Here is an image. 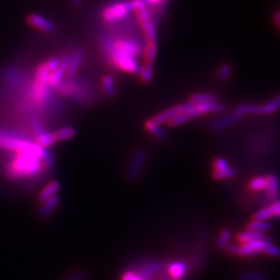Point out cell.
<instances>
[{"instance_id": "1", "label": "cell", "mask_w": 280, "mask_h": 280, "mask_svg": "<svg viewBox=\"0 0 280 280\" xmlns=\"http://www.w3.org/2000/svg\"><path fill=\"white\" fill-rule=\"evenodd\" d=\"M44 168L47 167L41 158L31 154L15 153L8 163L7 174L15 180H22L38 175Z\"/></svg>"}, {"instance_id": "2", "label": "cell", "mask_w": 280, "mask_h": 280, "mask_svg": "<svg viewBox=\"0 0 280 280\" xmlns=\"http://www.w3.org/2000/svg\"><path fill=\"white\" fill-rule=\"evenodd\" d=\"M0 147L14 153L18 154H31L35 155L43 160L46 167H51L53 164V159L51 154L45 147H42L35 141H29L16 136H10L0 134Z\"/></svg>"}, {"instance_id": "3", "label": "cell", "mask_w": 280, "mask_h": 280, "mask_svg": "<svg viewBox=\"0 0 280 280\" xmlns=\"http://www.w3.org/2000/svg\"><path fill=\"white\" fill-rule=\"evenodd\" d=\"M50 72L46 68L45 64L39 66L34 83L32 86V99L36 104H45L50 96V84H49Z\"/></svg>"}, {"instance_id": "4", "label": "cell", "mask_w": 280, "mask_h": 280, "mask_svg": "<svg viewBox=\"0 0 280 280\" xmlns=\"http://www.w3.org/2000/svg\"><path fill=\"white\" fill-rule=\"evenodd\" d=\"M110 62L112 63V65L120 69L122 71H125L127 73H131V74H139L141 66L140 64L137 62L136 57L125 53V52H121V51H116V50H111L107 53Z\"/></svg>"}, {"instance_id": "5", "label": "cell", "mask_w": 280, "mask_h": 280, "mask_svg": "<svg viewBox=\"0 0 280 280\" xmlns=\"http://www.w3.org/2000/svg\"><path fill=\"white\" fill-rule=\"evenodd\" d=\"M133 5L132 0H124V2H117L110 4L103 11L102 18L105 22L113 23L116 21H121L126 19L129 14L133 11Z\"/></svg>"}, {"instance_id": "6", "label": "cell", "mask_w": 280, "mask_h": 280, "mask_svg": "<svg viewBox=\"0 0 280 280\" xmlns=\"http://www.w3.org/2000/svg\"><path fill=\"white\" fill-rule=\"evenodd\" d=\"M146 160V150L144 147H139L132 156L131 163L128 168L127 176L130 182H136L141 174Z\"/></svg>"}, {"instance_id": "7", "label": "cell", "mask_w": 280, "mask_h": 280, "mask_svg": "<svg viewBox=\"0 0 280 280\" xmlns=\"http://www.w3.org/2000/svg\"><path fill=\"white\" fill-rule=\"evenodd\" d=\"M269 244H271V239L263 237L261 239H257L254 241H250L244 244L239 245L237 254L240 256H253L262 252L263 249Z\"/></svg>"}, {"instance_id": "8", "label": "cell", "mask_w": 280, "mask_h": 280, "mask_svg": "<svg viewBox=\"0 0 280 280\" xmlns=\"http://www.w3.org/2000/svg\"><path fill=\"white\" fill-rule=\"evenodd\" d=\"M26 22L28 23V25H31L32 27L38 29V31L44 33L50 34L55 32L56 29L53 22H51L49 19L42 16L40 14H29L26 18Z\"/></svg>"}, {"instance_id": "9", "label": "cell", "mask_w": 280, "mask_h": 280, "mask_svg": "<svg viewBox=\"0 0 280 280\" xmlns=\"http://www.w3.org/2000/svg\"><path fill=\"white\" fill-rule=\"evenodd\" d=\"M242 117H243L242 115L235 113V112H232L231 114L225 115L223 117H219V119H216L213 122H211L210 129L212 131H220V130L226 129V128L234 125L235 123H238Z\"/></svg>"}, {"instance_id": "10", "label": "cell", "mask_w": 280, "mask_h": 280, "mask_svg": "<svg viewBox=\"0 0 280 280\" xmlns=\"http://www.w3.org/2000/svg\"><path fill=\"white\" fill-rule=\"evenodd\" d=\"M70 57L71 56H69V55L65 56L63 60H61V64H60V66L57 67V69L55 71H53L52 73H50V75H49V84H50L51 87L56 88L57 85L63 81V78L66 75L68 67H69Z\"/></svg>"}, {"instance_id": "11", "label": "cell", "mask_w": 280, "mask_h": 280, "mask_svg": "<svg viewBox=\"0 0 280 280\" xmlns=\"http://www.w3.org/2000/svg\"><path fill=\"white\" fill-rule=\"evenodd\" d=\"M83 60H84V50L81 48H78L70 57L69 67H68L66 75H68L69 77H73L74 75H75L77 71L79 70Z\"/></svg>"}, {"instance_id": "12", "label": "cell", "mask_w": 280, "mask_h": 280, "mask_svg": "<svg viewBox=\"0 0 280 280\" xmlns=\"http://www.w3.org/2000/svg\"><path fill=\"white\" fill-rule=\"evenodd\" d=\"M61 189V184L58 181H52L49 184H47L45 187H44L41 192L39 193L38 199L40 202H44L46 201L47 199L53 197L54 195L57 194L58 191Z\"/></svg>"}, {"instance_id": "13", "label": "cell", "mask_w": 280, "mask_h": 280, "mask_svg": "<svg viewBox=\"0 0 280 280\" xmlns=\"http://www.w3.org/2000/svg\"><path fill=\"white\" fill-rule=\"evenodd\" d=\"M181 112V108H180V105H176V106H173V107H170L164 111H162L158 114H156L154 117H153V121L158 124V125H163L165 123H168L173 116H175L178 113Z\"/></svg>"}, {"instance_id": "14", "label": "cell", "mask_w": 280, "mask_h": 280, "mask_svg": "<svg viewBox=\"0 0 280 280\" xmlns=\"http://www.w3.org/2000/svg\"><path fill=\"white\" fill-rule=\"evenodd\" d=\"M164 268V263L163 262H160V261H153V262H150V263H147L145 264V266H143L139 272H138V275L146 280V279H149L151 278L153 275H155L156 273L160 272L162 269Z\"/></svg>"}, {"instance_id": "15", "label": "cell", "mask_w": 280, "mask_h": 280, "mask_svg": "<svg viewBox=\"0 0 280 280\" xmlns=\"http://www.w3.org/2000/svg\"><path fill=\"white\" fill-rule=\"evenodd\" d=\"M61 202V197L58 196L57 194L54 195L53 197L47 199L46 201L42 202L43 205L40 210V215L42 217H48L51 213H53V211L58 207V204Z\"/></svg>"}, {"instance_id": "16", "label": "cell", "mask_w": 280, "mask_h": 280, "mask_svg": "<svg viewBox=\"0 0 280 280\" xmlns=\"http://www.w3.org/2000/svg\"><path fill=\"white\" fill-rule=\"evenodd\" d=\"M268 184L266 187L267 197L269 200H278V178L276 174H270L267 176Z\"/></svg>"}, {"instance_id": "17", "label": "cell", "mask_w": 280, "mask_h": 280, "mask_svg": "<svg viewBox=\"0 0 280 280\" xmlns=\"http://www.w3.org/2000/svg\"><path fill=\"white\" fill-rule=\"evenodd\" d=\"M263 237H264V232L247 229L245 231L239 232L237 235H235V240H237L238 243L244 244V243H247V242H250V241L261 239Z\"/></svg>"}, {"instance_id": "18", "label": "cell", "mask_w": 280, "mask_h": 280, "mask_svg": "<svg viewBox=\"0 0 280 280\" xmlns=\"http://www.w3.org/2000/svg\"><path fill=\"white\" fill-rule=\"evenodd\" d=\"M280 103V98L275 97L274 99L270 100L269 102L264 103L262 105H257V113L256 114H261V115H268V114H273L278 110Z\"/></svg>"}, {"instance_id": "19", "label": "cell", "mask_w": 280, "mask_h": 280, "mask_svg": "<svg viewBox=\"0 0 280 280\" xmlns=\"http://www.w3.org/2000/svg\"><path fill=\"white\" fill-rule=\"evenodd\" d=\"M144 127L145 129L150 132V133L158 140H161V141H163L166 139V134H165V132L162 130L161 126L156 124L152 119L149 120V121H146L145 124H144Z\"/></svg>"}, {"instance_id": "20", "label": "cell", "mask_w": 280, "mask_h": 280, "mask_svg": "<svg viewBox=\"0 0 280 280\" xmlns=\"http://www.w3.org/2000/svg\"><path fill=\"white\" fill-rule=\"evenodd\" d=\"M168 270H169V274L173 280H181L186 274L187 267H186V264L182 261H174L170 264Z\"/></svg>"}, {"instance_id": "21", "label": "cell", "mask_w": 280, "mask_h": 280, "mask_svg": "<svg viewBox=\"0 0 280 280\" xmlns=\"http://www.w3.org/2000/svg\"><path fill=\"white\" fill-rule=\"evenodd\" d=\"M142 25V31L145 36V38L149 41V43H156L157 42V33H156V26L155 23L153 22L152 19L147 20L143 23Z\"/></svg>"}, {"instance_id": "22", "label": "cell", "mask_w": 280, "mask_h": 280, "mask_svg": "<svg viewBox=\"0 0 280 280\" xmlns=\"http://www.w3.org/2000/svg\"><path fill=\"white\" fill-rule=\"evenodd\" d=\"M102 88L106 97L113 98L115 96V80H114L113 76L106 75L103 77Z\"/></svg>"}, {"instance_id": "23", "label": "cell", "mask_w": 280, "mask_h": 280, "mask_svg": "<svg viewBox=\"0 0 280 280\" xmlns=\"http://www.w3.org/2000/svg\"><path fill=\"white\" fill-rule=\"evenodd\" d=\"M247 229L250 230H255V231H268L272 228L271 222H269L268 220H252L247 224Z\"/></svg>"}, {"instance_id": "24", "label": "cell", "mask_w": 280, "mask_h": 280, "mask_svg": "<svg viewBox=\"0 0 280 280\" xmlns=\"http://www.w3.org/2000/svg\"><path fill=\"white\" fill-rule=\"evenodd\" d=\"M35 142L38 143L39 145H41L42 147H45V149H47V147L55 144L57 141H56L53 133H48V132L45 131V132H43L42 134L36 136Z\"/></svg>"}, {"instance_id": "25", "label": "cell", "mask_w": 280, "mask_h": 280, "mask_svg": "<svg viewBox=\"0 0 280 280\" xmlns=\"http://www.w3.org/2000/svg\"><path fill=\"white\" fill-rule=\"evenodd\" d=\"M237 175V169L233 167H227L223 170H214L212 173L213 179L217 181H222V180H228L231 178H234Z\"/></svg>"}, {"instance_id": "26", "label": "cell", "mask_w": 280, "mask_h": 280, "mask_svg": "<svg viewBox=\"0 0 280 280\" xmlns=\"http://www.w3.org/2000/svg\"><path fill=\"white\" fill-rule=\"evenodd\" d=\"M53 134L55 136L56 141H66L69 139H72L74 136H75L76 132L73 128L70 127H66V128H62L58 129L57 131L53 132Z\"/></svg>"}, {"instance_id": "27", "label": "cell", "mask_w": 280, "mask_h": 280, "mask_svg": "<svg viewBox=\"0 0 280 280\" xmlns=\"http://www.w3.org/2000/svg\"><path fill=\"white\" fill-rule=\"evenodd\" d=\"M140 80L144 83H149L154 77V63H145L139 72Z\"/></svg>"}, {"instance_id": "28", "label": "cell", "mask_w": 280, "mask_h": 280, "mask_svg": "<svg viewBox=\"0 0 280 280\" xmlns=\"http://www.w3.org/2000/svg\"><path fill=\"white\" fill-rule=\"evenodd\" d=\"M189 102L193 103V104H200V103H214L218 102V98L211 94H194L190 97Z\"/></svg>"}, {"instance_id": "29", "label": "cell", "mask_w": 280, "mask_h": 280, "mask_svg": "<svg viewBox=\"0 0 280 280\" xmlns=\"http://www.w3.org/2000/svg\"><path fill=\"white\" fill-rule=\"evenodd\" d=\"M230 238H231V232L228 228H223L218 234L216 245L218 249L224 250V248L230 243Z\"/></svg>"}, {"instance_id": "30", "label": "cell", "mask_w": 280, "mask_h": 280, "mask_svg": "<svg viewBox=\"0 0 280 280\" xmlns=\"http://www.w3.org/2000/svg\"><path fill=\"white\" fill-rule=\"evenodd\" d=\"M158 47L156 43H149L143 51V58L145 63H154L157 56Z\"/></svg>"}, {"instance_id": "31", "label": "cell", "mask_w": 280, "mask_h": 280, "mask_svg": "<svg viewBox=\"0 0 280 280\" xmlns=\"http://www.w3.org/2000/svg\"><path fill=\"white\" fill-rule=\"evenodd\" d=\"M268 184L267 176H257V178L252 179L248 184V188L252 191H261L264 190Z\"/></svg>"}, {"instance_id": "32", "label": "cell", "mask_w": 280, "mask_h": 280, "mask_svg": "<svg viewBox=\"0 0 280 280\" xmlns=\"http://www.w3.org/2000/svg\"><path fill=\"white\" fill-rule=\"evenodd\" d=\"M233 112L238 113L242 116L245 114H256L257 113V105L250 104V103H245V104H240L234 108Z\"/></svg>"}, {"instance_id": "33", "label": "cell", "mask_w": 280, "mask_h": 280, "mask_svg": "<svg viewBox=\"0 0 280 280\" xmlns=\"http://www.w3.org/2000/svg\"><path fill=\"white\" fill-rule=\"evenodd\" d=\"M231 72H232V67L230 64L225 63L223 65H221V67L218 70V74H217L218 79L222 82L227 81L231 76Z\"/></svg>"}, {"instance_id": "34", "label": "cell", "mask_w": 280, "mask_h": 280, "mask_svg": "<svg viewBox=\"0 0 280 280\" xmlns=\"http://www.w3.org/2000/svg\"><path fill=\"white\" fill-rule=\"evenodd\" d=\"M190 119H189V116L187 115V113L185 112H180L176 114L175 116H173L172 119L168 122V125L170 127H179L187 122H189Z\"/></svg>"}, {"instance_id": "35", "label": "cell", "mask_w": 280, "mask_h": 280, "mask_svg": "<svg viewBox=\"0 0 280 280\" xmlns=\"http://www.w3.org/2000/svg\"><path fill=\"white\" fill-rule=\"evenodd\" d=\"M271 218H273V214L270 207L262 208L258 210L256 213H254L253 215L254 220H269Z\"/></svg>"}, {"instance_id": "36", "label": "cell", "mask_w": 280, "mask_h": 280, "mask_svg": "<svg viewBox=\"0 0 280 280\" xmlns=\"http://www.w3.org/2000/svg\"><path fill=\"white\" fill-rule=\"evenodd\" d=\"M242 280H268V277L262 273L256 272H244L240 275Z\"/></svg>"}, {"instance_id": "37", "label": "cell", "mask_w": 280, "mask_h": 280, "mask_svg": "<svg viewBox=\"0 0 280 280\" xmlns=\"http://www.w3.org/2000/svg\"><path fill=\"white\" fill-rule=\"evenodd\" d=\"M229 167L228 162L223 158H217L213 161V168L214 170H223Z\"/></svg>"}, {"instance_id": "38", "label": "cell", "mask_w": 280, "mask_h": 280, "mask_svg": "<svg viewBox=\"0 0 280 280\" xmlns=\"http://www.w3.org/2000/svg\"><path fill=\"white\" fill-rule=\"evenodd\" d=\"M264 254L268 255V256H271V257H278L279 256V249L277 246L273 245L272 243L269 244L266 248L263 249V251H262Z\"/></svg>"}, {"instance_id": "39", "label": "cell", "mask_w": 280, "mask_h": 280, "mask_svg": "<svg viewBox=\"0 0 280 280\" xmlns=\"http://www.w3.org/2000/svg\"><path fill=\"white\" fill-rule=\"evenodd\" d=\"M137 13V17H138V20L140 23H143L147 20H150L151 19V16H150V12L149 10H147V8H141L139 10L136 11Z\"/></svg>"}, {"instance_id": "40", "label": "cell", "mask_w": 280, "mask_h": 280, "mask_svg": "<svg viewBox=\"0 0 280 280\" xmlns=\"http://www.w3.org/2000/svg\"><path fill=\"white\" fill-rule=\"evenodd\" d=\"M60 64H61V58H58V57H52L47 63H45L46 68L48 69V71L50 73L55 71L57 69V67L60 66Z\"/></svg>"}, {"instance_id": "41", "label": "cell", "mask_w": 280, "mask_h": 280, "mask_svg": "<svg viewBox=\"0 0 280 280\" xmlns=\"http://www.w3.org/2000/svg\"><path fill=\"white\" fill-rule=\"evenodd\" d=\"M270 208H271V211H272V214H273V218H278L279 215H280V202H279V200H275L270 205Z\"/></svg>"}, {"instance_id": "42", "label": "cell", "mask_w": 280, "mask_h": 280, "mask_svg": "<svg viewBox=\"0 0 280 280\" xmlns=\"http://www.w3.org/2000/svg\"><path fill=\"white\" fill-rule=\"evenodd\" d=\"M122 280H144V279H142L138 274L134 272H126L122 276Z\"/></svg>"}, {"instance_id": "43", "label": "cell", "mask_w": 280, "mask_h": 280, "mask_svg": "<svg viewBox=\"0 0 280 280\" xmlns=\"http://www.w3.org/2000/svg\"><path fill=\"white\" fill-rule=\"evenodd\" d=\"M132 5H133V9L135 11H137L141 8L147 7V3L145 2V0H132Z\"/></svg>"}, {"instance_id": "44", "label": "cell", "mask_w": 280, "mask_h": 280, "mask_svg": "<svg viewBox=\"0 0 280 280\" xmlns=\"http://www.w3.org/2000/svg\"><path fill=\"white\" fill-rule=\"evenodd\" d=\"M84 279H85L84 272H76V273H73V275H70L66 280H84Z\"/></svg>"}, {"instance_id": "45", "label": "cell", "mask_w": 280, "mask_h": 280, "mask_svg": "<svg viewBox=\"0 0 280 280\" xmlns=\"http://www.w3.org/2000/svg\"><path fill=\"white\" fill-rule=\"evenodd\" d=\"M238 248H239V245H238V244H231V243H229V244L224 248V250H225V251H227L228 253L237 254Z\"/></svg>"}, {"instance_id": "46", "label": "cell", "mask_w": 280, "mask_h": 280, "mask_svg": "<svg viewBox=\"0 0 280 280\" xmlns=\"http://www.w3.org/2000/svg\"><path fill=\"white\" fill-rule=\"evenodd\" d=\"M83 0H71V6L73 9H78L81 7Z\"/></svg>"}, {"instance_id": "47", "label": "cell", "mask_w": 280, "mask_h": 280, "mask_svg": "<svg viewBox=\"0 0 280 280\" xmlns=\"http://www.w3.org/2000/svg\"><path fill=\"white\" fill-rule=\"evenodd\" d=\"M145 2L147 3V5H153V6H157V5H162V4H164L165 2H167V0H145Z\"/></svg>"}, {"instance_id": "48", "label": "cell", "mask_w": 280, "mask_h": 280, "mask_svg": "<svg viewBox=\"0 0 280 280\" xmlns=\"http://www.w3.org/2000/svg\"><path fill=\"white\" fill-rule=\"evenodd\" d=\"M274 17H275L274 19H275V23H276V25H277V26H279V24H280V20H279V19H280V17H279V13H278V12L275 14V16H274Z\"/></svg>"}]
</instances>
